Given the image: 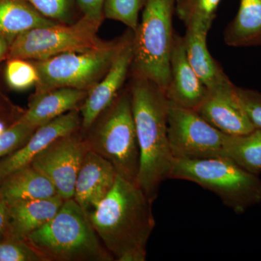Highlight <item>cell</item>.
I'll use <instances>...</instances> for the list:
<instances>
[{"instance_id": "cell-1", "label": "cell", "mask_w": 261, "mask_h": 261, "mask_svg": "<svg viewBox=\"0 0 261 261\" xmlns=\"http://www.w3.org/2000/svg\"><path fill=\"white\" fill-rule=\"evenodd\" d=\"M152 203L137 183L118 175L111 191L89 213L96 233L115 260H146L155 226Z\"/></svg>"}, {"instance_id": "cell-2", "label": "cell", "mask_w": 261, "mask_h": 261, "mask_svg": "<svg viewBox=\"0 0 261 261\" xmlns=\"http://www.w3.org/2000/svg\"><path fill=\"white\" fill-rule=\"evenodd\" d=\"M130 87L132 113L140 148L137 184L153 202L160 187L169 178L173 158L168 140L169 101L166 91L135 75Z\"/></svg>"}, {"instance_id": "cell-3", "label": "cell", "mask_w": 261, "mask_h": 261, "mask_svg": "<svg viewBox=\"0 0 261 261\" xmlns=\"http://www.w3.org/2000/svg\"><path fill=\"white\" fill-rule=\"evenodd\" d=\"M44 261H113L86 213L74 199L25 239Z\"/></svg>"}, {"instance_id": "cell-4", "label": "cell", "mask_w": 261, "mask_h": 261, "mask_svg": "<svg viewBox=\"0 0 261 261\" xmlns=\"http://www.w3.org/2000/svg\"><path fill=\"white\" fill-rule=\"evenodd\" d=\"M169 178L194 182L214 192L236 214L261 202V179L224 157L173 159Z\"/></svg>"}, {"instance_id": "cell-5", "label": "cell", "mask_w": 261, "mask_h": 261, "mask_svg": "<svg viewBox=\"0 0 261 261\" xmlns=\"http://www.w3.org/2000/svg\"><path fill=\"white\" fill-rule=\"evenodd\" d=\"M84 132L82 135L89 150L109 161L118 175L137 183L140 148L130 92L118 95Z\"/></svg>"}, {"instance_id": "cell-6", "label": "cell", "mask_w": 261, "mask_h": 261, "mask_svg": "<svg viewBox=\"0 0 261 261\" xmlns=\"http://www.w3.org/2000/svg\"><path fill=\"white\" fill-rule=\"evenodd\" d=\"M176 0H145L142 19L133 39L135 75L165 91L170 80V58L174 39Z\"/></svg>"}, {"instance_id": "cell-7", "label": "cell", "mask_w": 261, "mask_h": 261, "mask_svg": "<svg viewBox=\"0 0 261 261\" xmlns=\"http://www.w3.org/2000/svg\"><path fill=\"white\" fill-rule=\"evenodd\" d=\"M128 39L104 42L89 50L70 51L37 61L34 65L39 80L35 95L63 87L90 90L107 73Z\"/></svg>"}, {"instance_id": "cell-8", "label": "cell", "mask_w": 261, "mask_h": 261, "mask_svg": "<svg viewBox=\"0 0 261 261\" xmlns=\"http://www.w3.org/2000/svg\"><path fill=\"white\" fill-rule=\"evenodd\" d=\"M102 20L83 16L72 25L58 23L19 34L10 43L8 60L42 61L70 51H82L102 45L97 38Z\"/></svg>"}, {"instance_id": "cell-9", "label": "cell", "mask_w": 261, "mask_h": 261, "mask_svg": "<svg viewBox=\"0 0 261 261\" xmlns=\"http://www.w3.org/2000/svg\"><path fill=\"white\" fill-rule=\"evenodd\" d=\"M226 136L197 111L169 102L168 140L173 159L222 157Z\"/></svg>"}, {"instance_id": "cell-10", "label": "cell", "mask_w": 261, "mask_h": 261, "mask_svg": "<svg viewBox=\"0 0 261 261\" xmlns=\"http://www.w3.org/2000/svg\"><path fill=\"white\" fill-rule=\"evenodd\" d=\"M88 151L83 135L77 130L51 142L30 166L53 182L63 200H69L73 198L77 176Z\"/></svg>"}, {"instance_id": "cell-11", "label": "cell", "mask_w": 261, "mask_h": 261, "mask_svg": "<svg viewBox=\"0 0 261 261\" xmlns=\"http://www.w3.org/2000/svg\"><path fill=\"white\" fill-rule=\"evenodd\" d=\"M196 111L225 135H247L255 129L240 101L238 87L229 79L207 89L205 99Z\"/></svg>"}, {"instance_id": "cell-12", "label": "cell", "mask_w": 261, "mask_h": 261, "mask_svg": "<svg viewBox=\"0 0 261 261\" xmlns=\"http://www.w3.org/2000/svg\"><path fill=\"white\" fill-rule=\"evenodd\" d=\"M80 126L82 118L76 108L37 128L21 147L0 159V185L12 173L30 166L51 142L80 129Z\"/></svg>"}, {"instance_id": "cell-13", "label": "cell", "mask_w": 261, "mask_h": 261, "mask_svg": "<svg viewBox=\"0 0 261 261\" xmlns=\"http://www.w3.org/2000/svg\"><path fill=\"white\" fill-rule=\"evenodd\" d=\"M134 60L133 39H128L107 73L89 91L80 109L82 127L88 129L120 94Z\"/></svg>"}, {"instance_id": "cell-14", "label": "cell", "mask_w": 261, "mask_h": 261, "mask_svg": "<svg viewBox=\"0 0 261 261\" xmlns=\"http://www.w3.org/2000/svg\"><path fill=\"white\" fill-rule=\"evenodd\" d=\"M207 92V87L187 59L184 37L175 34L170 58V80L166 90L168 101L196 111Z\"/></svg>"}, {"instance_id": "cell-15", "label": "cell", "mask_w": 261, "mask_h": 261, "mask_svg": "<svg viewBox=\"0 0 261 261\" xmlns=\"http://www.w3.org/2000/svg\"><path fill=\"white\" fill-rule=\"evenodd\" d=\"M117 176L116 168L109 161L89 150L77 176L73 199L89 214L111 191Z\"/></svg>"}, {"instance_id": "cell-16", "label": "cell", "mask_w": 261, "mask_h": 261, "mask_svg": "<svg viewBox=\"0 0 261 261\" xmlns=\"http://www.w3.org/2000/svg\"><path fill=\"white\" fill-rule=\"evenodd\" d=\"M87 94V91L63 87L34 95L28 110L21 115L20 119L35 128H39L55 118L76 109Z\"/></svg>"}, {"instance_id": "cell-17", "label": "cell", "mask_w": 261, "mask_h": 261, "mask_svg": "<svg viewBox=\"0 0 261 261\" xmlns=\"http://www.w3.org/2000/svg\"><path fill=\"white\" fill-rule=\"evenodd\" d=\"M63 202L64 200L58 195L49 198L7 202L11 237L25 240L50 221Z\"/></svg>"}, {"instance_id": "cell-18", "label": "cell", "mask_w": 261, "mask_h": 261, "mask_svg": "<svg viewBox=\"0 0 261 261\" xmlns=\"http://www.w3.org/2000/svg\"><path fill=\"white\" fill-rule=\"evenodd\" d=\"M208 32L198 27H187L183 37L189 63L202 83L211 89L228 78L207 49Z\"/></svg>"}, {"instance_id": "cell-19", "label": "cell", "mask_w": 261, "mask_h": 261, "mask_svg": "<svg viewBox=\"0 0 261 261\" xmlns=\"http://www.w3.org/2000/svg\"><path fill=\"white\" fill-rule=\"evenodd\" d=\"M58 195L53 182L32 166L12 173L0 185V196L6 202L39 200Z\"/></svg>"}, {"instance_id": "cell-20", "label": "cell", "mask_w": 261, "mask_h": 261, "mask_svg": "<svg viewBox=\"0 0 261 261\" xmlns=\"http://www.w3.org/2000/svg\"><path fill=\"white\" fill-rule=\"evenodd\" d=\"M58 23H61L43 16L24 0H0V34L10 43L31 29Z\"/></svg>"}, {"instance_id": "cell-21", "label": "cell", "mask_w": 261, "mask_h": 261, "mask_svg": "<svg viewBox=\"0 0 261 261\" xmlns=\"http://www.w3.org/2000/svg\"><path fill=\"white\" fill-rule=\"evenodd\" d=\"M224 42L233 47L261 46V0H240L236 16L225 29Z\"/></svg>"}, {"instance_id": "cell-22", "label": "cell", "mask_w": 261, "mask_h": 261, "mask_svg": "<svg viewBox=\"0 0 261 261\" xmlns=\"http://www.w3.org/2000/svg\"><path fill=\"white\" fill-rule=\"evenodd\" d=\"M222 157L226 158L244 169L258 175L261 173V129L247 135L226 136Z\"/></svg>"}, {"instance_id": "cell-23", "label": "cell", "mask_w": 261, "mask_h": 261, "mask_svg": "<svg viewBox=\"0 0 261 261\" xmlns=\"http://www.w3.org/2000/svg\"><path fill=\"white\" fill-rule=\"evenodd\" d=\"M221 0H176V13L186 27L210 31Z\"/></svg>"}, {"instance_id": "cell-24", "label": "cell", "mask_w": 261, "mask_h": 261, "mask_svg": "<svg viewBox=\"0 0 261 261\" xmlns=\"http://www.w3.org/2000/svg\"><path fill=\"white\" fill-rule=\"evenodd\" d=\"M5 81L10 88L23 91L37 84L39 75L34 64L27 60L8 59L5 70Z\"/></svg>"}, {"instance_id": "cell-25", "label": "cell", "mask_w": 261, "mask_h": 261, "mask_svg": "<svg viewBox=\"0 0 261 261\" xmlns=\"http://www.w3.org/2000/svg\"><path fill=\"white\" fill-rule=\"evenodd\" d=\"M144 3L145 0H106L103 13L106 18L121 22L135 32Z\"/></svg>"}, {"instance_id": "cell-26", "label": "cell", "mask_w": 261, "mask_h": 261, "mask_svg": "<svg viewBox=\"0 0 261 261\" xmlns=\"http://www.w3.org/2000/svg\"><path fill=\"white\" fill-rule=\"evenodd\" d=\"M36 129L19 118L11 126L3 130L0 134V159L21 147Z\"/></svg>"}, {"instance_id": "cell-27", "label": "cell", "mask_w": 261, "mask_h": 261, "mask_svg": "<svg viewBox=\"0 0 261 261\" xmlns=\"http://www.w3.org/2000/svg\"><path fill=\"white\" fill-rule=\"evenodd\" d=\"M0 261H44L23 239L10 237L0 241Z\"/></svg>"}, {"instance_id": "cell-28", "label": "cell", "mask_w": 261, "mask_h": 261, "mask_svg": "<svg viewBox=\"0 0 261 261\" xmlns=\"http://www.w3.org/2000/svg\"><path fill=\"white\" fill-rule=\"evenodd\" d=\"M43 16L59 23L70 18L73 0H24Z\"/></svg>"}, {"instance_id": "cell-29", "label": "cell", "mask_w": 261, "mask_h": 261, "mask_svg": "<svg viewBox=\"0 0 261 261\" xmlns=\"http://www.w3.org/2000/svg\"><path fill=\"white\" fill-rule=\"evenodd\" d=\"M244 110L255 129H261V93L253 89L238 87Z\"/></svg>"}, {"instance_id": "cell-30", "label": "cell", "mask_w": 261, "mask_h": 261, "mask_svg": "<svg viewBox=\"0 0 261 261\" xmlns=\"http://www.w3.org/2000/svg\"><path fill=\"white\" fill-rule=\"evenodd\" d=\"M84 16L94 20H102L103 8L106 0H76Z\"/></svg>"}, {"instance_id": "cell-31", "label": "cell", "mask_w": 261, "mask_h": 261, "mask_svg": "<svg viewBox=\"0 0 261 261\" xmlns=\"http://www.w3.org/2000/svg\"><path fill=\"white\" fill-rule=\"evenodd\" d=\"M9 216H8V204L0 196V241L10 238Z\"/></svg>"}, {"instance_id": "cell-32", "label": "cell", "mask_w": 261, "mask_h": 261, "mask_svg": "<svg viewBox=\"0 0 261 261\" xmlns=\"http://www.w3.org/2000/svg\"><path fill=\"white\" fill-rule=\"evenodd\" d=\"M10 116L9 110L4 106V100L0 98V134L16 121H10Z\"/></svg>"}, {"instance_id": "cell-33", "label": "cell", "mask_w": 261, "mask_h": 261, "mask_svg": "<svg viewBox=\"0 0 261 261\" xmlns=\"http://www.w3.org/2000/svg\"><path fill=\"white\" fill-rule=\"evenodd\" d=\"M10 44L9 41L0 34V62L8 59Z\"/></svg>"}]
</instances>
